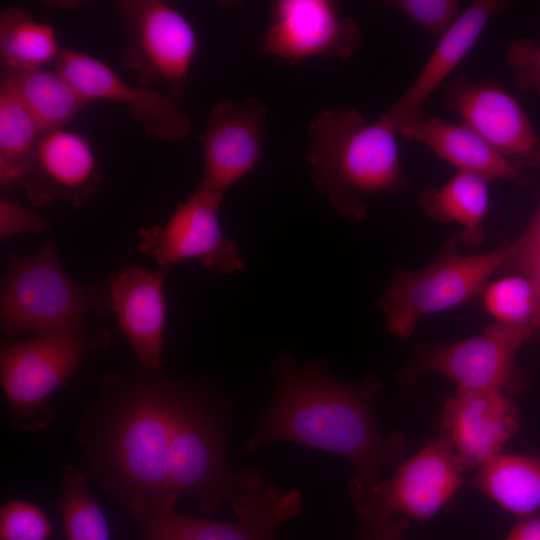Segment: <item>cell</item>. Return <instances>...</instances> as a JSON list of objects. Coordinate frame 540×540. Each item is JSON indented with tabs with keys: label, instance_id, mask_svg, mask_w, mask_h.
<instances>
[{
	"label": "cell",
	"instance_id": "6da1fadb",
	"mask_svg": "<svg viewBox=\"0 0 540 540\" xmlns=\"http://www.w3.org/2000/svg\"><path fill=\"white\" fill-rule=\"evenodd\" d=\"M274 391L252 431L245 452L265 444L290 441L330 452L355 467L351 483L372 485L381 471L396 466L403 439L378 428L374 402L381 384L375 376L350 383L329 373L324 360L296 362L283 353L272 365Z\"/></svg>",
	"mask_w": 540,
	"mask_h": 540
},
{
	"label": "cell",
	"instance_id": "7a4b0ae2",
	"mask_svg": "<svg viewBox=\"0 0 540 540\" xmlns=\"http://www.w3.org/2000/svg\"><path fill=\"white\" fill-rule=\"evenodd\" d=\"M188 385L149 368L104 380L82 441L91 473L123 503L137 498L157 509L175 507L169 450Z\"/></svg>",
	"mask_w": 540,
	"mask_h": 540
},
{
	"label": "cell",
	"instance_id": "3957f363",
	"mask_svg": "<svg viewBox=\"0 0 540 540\" xmlns=\"http://www.w3.org/2000/svg\"><path fill=\"white\" fill-rule=\"evenodd\" d=\"M396 135L380 118L368 122L350 106L311 118L306 158L313 182L346 220L360 221L370 198L406 185Z\"/></svg>",
	"mask_w": 540,
	"mask_h": 540
},
{
	"label": "cell",
	"instance_id": "277c9868",
	"mask_svg": "<svg viewBox=\"0 0 540 540\" xmlns=\"http://www.w3.org/2000/svg\"><path fill=\"white\" fill-rule=\"evenodd\" d=\"M0 304L1 331L7 335L86 336L87 315L111 309L107 286H86L66 274L53 239L32 255L9 256Z\"/></svg>",
	"mask_w": 540,
	"mask_h": 540
},
{
	"label": "cell",
	"instance_id": "5b68a950",
	"mask_svg": "<svg viewBox=\"0 0 540 540\" xmlns=\"http://www.w3.org/2000/svg\"><path fill=\"white\" fill-rule=\"evenodd\" d=\"M515 244L463 255L458 237L447 238L436 257L417 270L398 269L380 305L390 333L408 338L426 315L448 310L482 294L489 278L512 257Z\"/></svg>",
	"mask_w": 540,
	"mask_h": 540
},
{
	"label": "cell",
	"instance_id": "8992f818",
	"mask_svg": "<svg viewBox=\"0 0 540 540\" xmlns=\"http://www.w3.org/2000/svg\"><path fill=\"white\" fill-rule=\"evenodd\" d=\"M108 341L94 336L50 332L6 342L0 352V378L12 409L11 423L22 431L43 427L51 420L48 397L77 370L84 356Z\"/></svg>",
	"mask_w": 540,
	"mask_h": 540
},
{
	"label": "cell",
	"instance_id": "52a82bcc",
	"mask_svg": "<svg viewBox=\"0 0 540 540\" xmlns=\"http://www.w3.org/2000/svg\"><path fill=\"white\" fill-rule=\"evenodd\" d=\"M169 485L174 499L190 498L211 515L242 487L225 453L221 421L206 398L188 388L176 412L169 450Z\"/></svg>",
	"mask_w": 540,
	"mask_h": 540
},
{
	"label": "cell",
	"instance_id": "ba28073f",
	"mask_svg": "<svg viewBox=\"0 0 540 540\" xmlns=\"http://www.w3.org/2000/svg\"><path fill=\"white\" fill-rule=\"evenodd\" d=\"M236 522L192 517L175 507L157 509L134 498L124 506L137 529H148L170 540H276L278 529L302 511L300 493L268 484L262 474L247 469L240 491L231 501Z\"/></svg>",
	"mask_w": 540,
	"mask_h": 540
},
{
	"label": "cell",
	"instance_id": "9c48e42d",
	"mask_svg": "<svg viewBox=\"0 0 540 540\" xmlns=\"http://www.w3.org/2000/svg\"><path fill=\"white\" fill-rule=\"evenodd\" d=\"M114 6L127 39L123 65L142 85L164 83L180 104L199 45L190 20L165 1L118 0Z\"/></svg>",
	"mask_w": 540,
	"mask_h": 540
},
{
	"label": "cell",
	"instance_id": "30bf717a",
	"mask_svg": "<svg viewBox=\"0 0 540 540\" xmlns=\"http://www.w3.org/2000/svg\"><path fill=\"white\" fill-rule=\"evenodd\" d=\"M463 469L452 444L441 435L400 464L390 478L372 485L350 482L355 513L361 522L402 514L423 523L457 492Z\"/></svg>",
	"mask_w": 540,
	"mask_h": 540
},
{
	"label": "cell",
	"instance_id": "8fae6325",
	"mask_svg": "<svg viewBox=\"0 0 540 540\" xmlns=\"http://www.w3.org/2000/svg\"><path fill=\"white\" fill-rule=\"evenodd\" d=\"M447 107L514 167L540 165V136L516 98L495 78L453 74L441 87Z\"/></svg>",
	"mask_w": 540,
	"mask_h": 540
},
{
	"label": "cell",
	"instance_id": "7c38bea8",
	"mask_svg": "<svg viewBox=\"0 0 540 540\" xmlns=\"http://www.w3.org/2000/svg\"><path fill=\"white\" fill-rule=\"evenodd\" d=\"M221 203L197 188L185 202L178 203L164 225L139 230L138 249L162 266L197 260L224 274L242 270L239 248L222 229Z\"/></svg>",
	"mask_w": 540,
	"mask_h": 540
},
{
	"label": "cell",
	"instance_id": "4fadbf2b",
	"mask_svg": "<svg viewBox=\"0 0 540 540\" xmlns=\"http://www.w3.org/2000/svg\"><path fill=\"white\" fill-rule=\"evenodd\" d=\"M357 22L331 0H278L270 6V25L261 52L291 63L314 57L350 58L360 45Z\"/></svg>",
	"mask_w": 540,
	"mask_h": 540
},
{
	"label": "cell",
	"instance_id": "5bb4252c",
	"mask_svg": "<svg viewBox=\"0 0 540 540\" xmlns=\"http://www.w3.org/2000/svg\"><path fill=\"white\" fill-rule=\"evenodd\" d=\"M533 333L529 325L495 322L479 336L427 345L401 378L407 382L434 372L454 381L457 387L504 391L512 379L515 356Z\"/></svg>",
	"mask_w": 540,
	"mask_h": 540
},
{
	"label": "cell",
	"instance_id": "9a60e30c",
	"mask_svg": "<svg viewBox=\"0 0 540 540\" xmlns=\"http://www.w3.org/2000/svg\"><path fill=\"white\" fill-rule=\"evenodd\" d=\"M267 116V106L255 97L221 99L214 105L201 137L203 178L198 189L223 201L260 164Z\"/></svg>",
	"mask_w": 540,
	"mask_h": 540
},
{
	"label": "cell",
	"instance_id": "2e32d148",
	"mask_svg": "<svg viewBox=\"0 0 540 540\" xmlns=\"http://www.w3.org/2000/svg\"><path fill=\"white\" fill-rule=\"evenodd\" d=\"M55 70L89 103L94 100L117 101L127 106L131 117L152 138L180 140L190 134V117L169 94L148 86H133L108 65L86 53L64 49L55 62Z\"/></svg>",
	"mask_w": 540,
	"mask_h": 540
},
{
	"label": "cell",
	"instance_id": "e0dca14e",
	"mask_svg": "<svg viewBox=\"0 0 540 540\" xmlns=\"http://www.w3.org/2000/svg\"><path fill=\"white\" fill-rule=\"evenodd\" d=\"M100 179L97 158L89 141L63 128L41 135L17 185L35 206L62 198L74 207H83Z\"/></svg>",
	"mask_w": 540,
	"mask_h": 540
},
{
	"label": "cell",
	"instance_id": "ac0fdd59",
	"mask_svg": "<svg viewBox=\"0 0 540 540\" xmlns=\"http://www.w3.org/2000/svg\"><path fill=\"white\" fill-rule=\"evenodd\" d=\"M513 401L497 389L457 387L443 409L442 428L464 468H480L519 430Z\"/></svg>",
	"mask_w": 540,
	"mask_h": 540
},
{
	"label": "cell",
	"instance_id": "d6986e66",
	"mask_svg": "<svg viewBox=\"0 0 540 540\" xmlns=\"http://www.w3.org/2000/svg\"><path fill=\"white\" fill-rule=\"evenodd\" d=\"M502 0H475L459 15L438 40L423 67L405 91L379 118L396 134L423 118L428 98L453 75V71L473 48L489 20L502 12Z\"/></svg>",
	"mask_w": 540,
	"mask_h": 540
},
{
	"label": "cell",
	"instance_id": "ffe728a7",
	"mask_svg": "<svg viewBox=\"0 0 540 540\" xmlns=\"http://www.w3.org/2000/svg\"><path fill=\"white\" fill-rule=\"evenodd\" d=\"M161 272L128 264L107 279L117 327L141 364L161 370L167 305Z\"/></svg>",
	"mask_w": 540,
	"mask_h": 540
},
{
	"label": "cell",
	"instance_id": "44dd1931",
	"mask_svg": "<svg viewBox=\"0 0 540 540\" xmlns=\"http://www.w3.org/2000/svg\"><path fill=\"white\" fill-rule=\"evenodd\" d=\"M399 134L425 145L458 172L475 174L487 181L502 179L522 186L528 184L521 170L464 123H448L430 116L403 127Z\"/></svg>",
	"mask_w": 540,
	"mask_h": 540
},
{
	"label": "cell",
	"instance_id": "7402d4cb",
	"mask_svg": "<svg viewBox=\"0 0 540 540\" xmlns=\"http://www.w3.org/2000/svg\"><path fill=\"white\" fill-rule=\"evenodd\" d=\"M487 183L480 176L457 171L446 183L422 190L418 203L429 218L458 224V241L476 247L485 239L484 222L489 208Z\"/></svg>",
	"mask_w": 540,
	"mask_h": 540
},
{
	"label": "cell",
	"instance_id": "603a6c76",
	"mask_svg": "<svg viewBox=\"0 0 540 540\" xmlns=\"http://www.w3.org/2000/svg\"><path fill=\"white\" fill-rule=\"evenodd\" d=\"M0 80L21 100L42 134L63 129L88 102L58 71L1 68Z\"/></svg>",
	"mask_w": 540,
	"mask_h": 540
},
{
	"label": "cell",
	"instance_id": "cb8c5ba5",
	"mask_svg": "<svg viewBox=\"0 0 540 540\" xmlns=\"http://www.w3.org/2000/svg\"><path fill=\"white\" fill-rule=\"evenodd\" d=\"M473 483L506 511L529 517L540 509V459L500 453L478 468Z\"/></svg>",
	"mask_w": 540,
	"mask_h": 540
},
{
	"label": "cell",
	"instance_id": "d4e9b609",
	"mask_svg": "<svg viewBox=\"0 0 540 540\" xmlns=\"http://www.w3.org/2000/svg\"><path fill=\"white\" fill-rule=\"evenodd\" d=\"M60 47L55 29L34 19L25 9L10 6L0 12L2 68L28 70L56 62Z\"/></svg>",
	"mask_w": 540,
	"mask_h": 540
},
{
	"label": "cell",
	"instance_id": "484cf974",
	"mask_svg": "<svg viewBox=\"0 0 540 540\" xmlns=\"http://www.w3.org/2000/svg\"><path fill=\"white\" fill-rule=\"evenodd\" d=\"M42 132L14 91L0 80V184L17 185Z\"/></svg>",
	"mask_w": 540,
	"mask_h": 540
},
{
	"label": "cell",
	"instance_id": "4316f807",
	"mask_svg": "<svg viewBox=\"0 0 540 540\" xmlns=\"http://www.w3.org/2000/svg\"><path fill=\"white\" fill-rule=\"evenodd\" d=\"M75 466L63 472V489L56 504L62 515L66 540H110L107 520Z\"/></svg>",
	"mask_w": 540,
	"mask_h": 540
},
{
	"label": "cell",
	"instance_id": "83f0119b",
	"mask_svg": "<svg viewBox=\"0 0 540 540\" xmlns=\"http://www.w3.org/2000/svg\"><path fill=\"white\" fill-rule=\"evenodd\" d=\"M483 306L496 323L529 325L537 309L533 285L524 276H507L487 284L482 294Z\"/></svg>",
	"mask_w": 540,
	"mask_h": 540
},
{
	"label": "cell",
	"instance_id": "f1b7e54d",
	"mask_svg": "<svg viewBox=\"0 0 540 540\" xmlns=\"http://www.w3.org/2000/svg\"><path fill=\"white\" fill-rule=\"evenodd\" d=\"M380 5L401 12L438 40L455 23L460 8L457 0H389Z\"/></svg>",
	"mask_w": 540,
	"mask_h": 540
},
{
	"label": "cell",
	"instance_id": "f546056e",
	"mask_svg": "<svg viewBox=\"0 0 540 540\" xmlns=\"http://www.w3.org/2000/svg\"><path fill=\"white\" fill-rule=\"evenodd\" d=\"M53 527L37 506L11 500L0 510V540H47Z\"/></svg>",
	"mask_w": 540,
	"mask_h": 540
},
{
	"label": "cell",
	"instance_id": "4dcf8cb0",
	"mask_svg": "<svg viewBox=\"0 0 540 540\" xmlns=\"http://www.w3.org/2000/svg\"><path fill=\"white\" fill-rule=\"evenodd\" d=\"M506 64L518 86L540 98V44L525 38L511 42L506 52Z\"/></svg>",
	"mask_w": 540,
	"mask_h": 540
},
{
	"label": "cell",
	"instance_id": "1f68e13d",
	"mask_svg": "<svg viewBox=\"0 0 540 540\" xmlns=\"http://www.w3.org/2000/svg\"><path fill=\"white\" fill-rule=\"evenodd\" d=\"M50 220L26 209L5 196L0 198V238L7 239L27 232L48 230Z\"/></svg>",
	"mask_w": 540,
	"mask_h": 540
},
{
	"label": "cell",
	"instance_id": "d6a6232c",
	"mask_svg": "<svg viewBox=\"0 0 540 540\" xmlns=\"http://www.w3.org/2000/svg\"><path fill=\"white\" fill-rule=\"evenodd\" d=\"M410 523L404 518H377L362 522L357 532L358 540H405Z\"/></svg>",
	"mask_w": 540,
	"mask_h": 540
},
{
	"label": "cell",
	"instance_id": "836d02e7",
	"mask_svg": "<svg viewBox=\"0 0 540 540\" xmlns=\"http://www.w3.org/2000/svg\"><path fill=\"white\" fill-rule=\"evenodd\" d=\"M505 540H540V517H527L517 523Z\"/></svg>",
	"mask_w": 540,
	"mask_h": 540
},
{
	"label": "cell",
	"instance_id": "e575fe53",
	"mask_svg": "<svg viewBox=\"0 0 540 540\" xmlns=\"http://www.w3.org/2000/svg\"><path fill=\"white\" fill-rule=\"evenodd\" d=\"M141 540H170L165 536L148 529H138Z\"/></svg>",
	"mask_w": 540,
	"mask_h": 540
}]
</instances>
